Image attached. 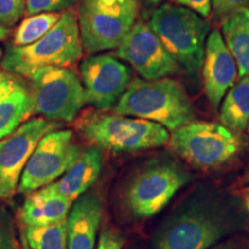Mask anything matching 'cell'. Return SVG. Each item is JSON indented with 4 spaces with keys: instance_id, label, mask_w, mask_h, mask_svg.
Segmentation results:
<instances>
[{
    "instance_id": "obj_1",
    "label": "cell",
    "mask_w": 249,
    "mask_h": 249,
    "mask_svg": "<svg viewBox=\"0 0 249 249\" xmlns=\"http://www.w3.org/2000/svg\"><path fill=\"white\" fill-rule=\"evenodd\" d=\"M231 208L213 194L195 193L157 230L151 249H209L234 227Z\"/></svg>"
},
{
    "instance_id": "obj_2",
    "label": "cell",
    "mask_w": 249,
    "mask_h": 249,
    "mask_svg": "<svg viewBox=\"0 0 249 249\" xmlns=\"http://www.w3.org/2000/svg\"><path fill=\"white\" fill-rule=\"evenodd\" d=\"M113 112L154 121L171 130L192 123L195 118L194 107L185 89L169 77L134 79L113 107Z\"/></svg>"
},
{
    "instance_id": "obj_3",
    "label": "cell",
    "mask_w": 249,
    "mask_h": 249,
    "mask_svg": "<svg viewBox=\"0 0 249 249\" xmlns=\"http://www.w3.org/2000/svg\"><path fill=\"white\" fill-rule=\"evenodd\" d=\"M77 12H62L57 24L42 38L27 46L8 45L1 60V68L14 76L29 77L42 67H68L82 57Z\"/></svg>"
},
{
    "instance_id": "obj_4",
    "label": "cell",
    "mask_w": 249,
    "mask_h": 249,
    "mask_svg": "<svg viewBox=\"0 0 249 249\" xmlns=\"http://www.w3.org/2000/svg\"><path fill=\"white\" fill-rule=\"evenodd\" d=\"M149 26L181 70L197 76L210 24L192 9L167 2L152 13Z\"/></svg>"
},
{
    "instance_id": "obj_5",
    "label": "cell",
    "mask_w": 249,
    "mask_h": 249,
    "mask_svg": "<svg viewBox=\"0 0 249 249\" xmlns=\"http://www.w3.org/2000/svg\"><path fill=\"white\" fill-rule=\"evenodd\" d=\"M77 129L93 147L113 152L144 150L170 141V134L161 124L119 114L89 113L81 118Z\"/></svg>"
},
{
    "instance_id": "obj_6",
    "label": "cell",
    "mask_w": 249,
    "mask_h": 249,
    "mask_svg": "<svg viewBox=\"0 0 249 249\" xmlns=\"http://www.w3.org/2000/svg\"><path fill=\"white\" fill-rule=\"evenodd\" d=\"M191 180V173L178 160L169 157L156 160L129 181L124 194V207L134 218L155 216Z\"/></svg>"
},
{
    "instance_id": "obj_7",
    "label": "cell",
    "mask_w": 249,
    "mask_h": 249,
    "mask_svg": "<svg viewBox=\"0 0 249 249\" xmlns=\"http://www.w3.org/2000/svg\"><path fill=\"white\" fill-rule=\"evenodd\" d=\"M138 18L136 0H81L80 38L90 54L117 49Z\"/></svg>"
},
{
    "instance_id": "obj_8",
    "label": "cell",
    "mask_w": 249,
    "mask_h": 249,
    "mask_svg": "<svg viewBox=\"0 0 249 249\" xmlns=\"http://www.w3.org/2000/svg\"><path fill=\"white\" fill-rule=\"evenodd\" d=\"M28 79L34 113L45 119L71 123L86 104L82 82L70 67H42Z\"/></svg>"
},
{
    "instance_id": "obj_9",
    "label": "cell",
    "mask_w": 249,
    "mask_h": 249,
    "mask_svg": "<svg viewBox=\"0 0 249 249\" xmlns=\"http://www.w3.org/2000/svg\"><path fill=\"white\" fill-rule=\"evenodd\" d=\"M170 147L193 166L211 169L229 161L238 152L240 143L235 134L224 124L192 121L173 130Z\"/></svg>"
},
{
    "instance_id": "obj_10",
    "label": "cell",
    "mask_w": 249,
    "mask_h": 249,
    "mask_svg": "<svg viewBox=\"0 0 249 249\" xmlns=\"http://www.w3.org/2000/svg\"><path fill=\"white\" fill-rule=\"evenodd\" d=\"M81 151L79 145L74 144L71 130L57 129L46 134L30 156L18 191L29 194L51 185L64 176Z\"/></svg>"
},
{
    "instance_id": "obj_11",
    "label": "cell",
    "mask_w": 249,
    "mask_h": 249,
    "mask_svg": "<svg viewBox=\"0 0 249 249\" xmlns=\"http://www.w3.org/2000/svg\"><path fill=\"white\" fill-rule=\"evenodd\" d=\"M61 127L58 121L35 118L0 140V198L14 195L24 167L38 142L46 134Z\"/></svg>"
},
{
    "instance_id": "obj_12",
    "label": "cell",
    "mask_w": 249,
    "mask_h": 249,
    "mask_svg": "<svg viewBox=\"0 0 249 249\" xmlns=\"http://www.w3.org/2000/svg\"><path fill=\"white\" fill-rule=\"evenodd\" d=\"M114 57L128 62L144 80H160L182 71L149 23L143 21L134 23L117 48Z\"/></svg>"
},
{
    "instance_id": "obj_13",
    "label": "cell",
    "mask_w": 249,
    "mask_h": 249,
    "mask_svg": "<svg viewBox=\"0 0 249 249\" xmlns=\"http://www.w3.org/2000/svg\"><path fill=\"white\" fill-rule=\"evenodd\" d=\"M86 103L97 110L113 107L130 83V70L111 54L90 55L80 66Z\"/></svg>"
},
{
    "instance_id": "obj_14",
    "label": "cell",
    "mask_w": 249,
    "mask_h": 249,
    "mask_svg": "<svg viewBox=\"0 0 249 249\" xmlns=\"http://www.w3.org/2000/svg\"><path fill=\"white\" fill-rule=\"evenodd\" d=\"M202 73L205 95L211 107L218 108L226 92L235 83L239 71L223 35L217 29L208 35Z\"/></svg>"
},
{
    "instance_id": "obj_15",
    "label": "cell",
    "mask_w": 249,
    "mask_h": 249,
    "mask_svg": "<svg viewBox=\"0 0 249 249\" xmlns=\"http://www.w3.org/2000/svg\"><path fill=\"white\" fill-rule=\"evenodd\" d=\"M103 204L96 193H85L71 204L66 218L67 249H95Z\"/></svg>"
},
{
    "instance_id": "obj_16",
    "label": "cell",
    "mask_w": 249,
    "mask_h": 249,
    "mask_svg": "<svg viewBox=\"0 0 249 249\" xmlns=\"http://www.w3.org/2000/svg\"><path fill=\"white\" fill-rule=\"evenodd\" d=\"M102 157L101 149L96 147L82 150L64 176L48 185L49 188L55 194L74 202L97 180L102 171Z\"/></svg>"
},
{
    "instance_id": "obj_17",
    "label": "cell",
    "mask_w": 249,
    "mask_h": 249,
    "mask_svg": "<svg viewBox=\"0 0 249 249\" xmlns=\"http://www.w3.org/2000/svg\"><path fill=\"white\" fill-rule=\"evenodd\" d=\"M73 202L43 187L27 197L20 218L26 227L45 226L66 220Z\"/></svg>"
},
{
    "instance_id": "obj_18",
    "label": "cell",
    "mask_w": 249,
    "mask_h": 249,
    "mask_svg": "<svg viewBox=\"0 0 249 249\" xmlns=\"http://www.w3.org/2000/svg\"><path fill=\"white\" fill-rule=\"evenodd\" d=\"M222 31L236 62L239 75L249 76V9L241 8L224 18Z\"/></svg>"
},
{
    "instance_id": "obj_19",
    "label": "cell",
    "mask_w": 249,
    "mask_h": 249,
    "mask_svg": "<svg viewBox=\"0 0 249 249\" xmlns=\"http://www.w3.org/2000/svg\"><path fill=\"white\" fill-rule=\"evenodd\" d=\"M33 113L31 92L18 82L11 91L0 98V140L11 135Z\"/></svg>"
},
{
    "instance_id": "obj_20",
    "label": "cell",
    "mask_w": 249,
    "mask_h": 249,
    "mask_svg": "<svg viewBox=\"0 0 249 249\" xmlns=\"http://www.w3.org/2000/svg\"><path fill=\"white\" fill-rule=\"evenodd\" d=\"M219 119L231 132H242L249 124V76H242L226 92Z\"/></svg>"
},
{
    "instance_id": "obj_21",
    "label": "cell",
    "mask_w": 249,
    "mask_h": 249,
    "mask_svg": "<svg viewBox=\"0 0 249 249\" xmlns=\"http://www.w3.org/2000/svg\"><path fill=\"white\" fill-rule=\"evenodd\" d=\"M61 13H39L30 15L18 24L13 34L12 44L27 46L42 38L53 28L61 18Z\"/></svg>"
},
{
    "instance_id": "obj_22",
    "label": "cell",
    "mask_w": 249,
    "mask_h": 249,
    "mask_svg": "<svg viewBox=\"0 0 249 249\" xmlns=\"http://www.w3.org/2000/svg\"><path fill=\"white\" fill-rule=\"evenodd\" d=\"M26 241L30 249H67L66 220L45 226L27 227Z\"/></svg>"
},
{
    "instance_id": "obj_23",
    "label": "cell",
    "mask_w": 249,
    "mask_h": 249,
    "mask_svg": "<svg viewBox=\"0 0 249 249\" xmlns=\"http://www.w3.org/2000/svg\"><path fill=\"white\" fill-rule=\"evenodd\" d=\"M27 0H0V24L12 28L26 15Z\"/></svg>"
},
{
    "instance_id": "obj_24",
    "label": "cell",
    "mask_w": 249,
    "mask_h": 249,
    "mask_svg": "<svg viewBox=\"0 0 249 249\" xmlns=\"http://www.w3.org/2000/svg\"><path fill=\"white\" fill-rule=\"evenodd\" d=\"M77 0H27L26 15L30 17L39 13H61L73 7Z\"/></svg>"
},
{
    "instance_id": "obj_25",
    "label": "cell",
    "mask_w": 249,
    "mask_h": 249,
    "mask_svg": "<svg viewBox=\"0 0 249 249\" xmlns=\"http://www.w3.org/2000/svg\"><path fill=\"white\" fill-rule=\"evenodd\" d=\"M249 5V0H213L214 14L219 18H226L233 12L246 8Z\"/></svg>"
},
{
    "instance_id": "obj_26",
    "label": "cell",
    "mask_w": 249,
    "mask_h": 249,
    "mask_svg": "<svg viewBox=\"0 0 249 249\" xmlns=\"http://www.w3.org/2000/svg\"><path fill=\"white\" fill-rule=\"evenodd\" d=\"M124 238L116 230L105 229L99 236V242L97 249H123Z\"/></svg>"
},
{
    "instance_id": "obj_27",
    "label": "cell",
    "mask_w": 249,
    "mask_h": 249,
    "mask_svg": "<svg viewBox=\"0 0 249 249\" xmlns=\"http://www.w3.org/2000/svg\"><path fill=\"white\" fill-rule=\"evenodd\" d=\"M180 6L187 7L202 18H208L211 12V0H177Z\"/></svg>"
},
{
    "instance_id": "obj_28",
    "label": "cell",
    "mask_w": 249,
    "mask_h": 249,
    "mask_svg": "<svg viewBox=\"0 0 249 249\" xmlns=\"http://www.w3.org/2000/svg\"><path fill=\"white\" fill-rule=\"evenodd\" d=\"M20 82L17 77L12 74L6 73L0 68V98L4 97L6 93H8L14 88L18 83Z\"/></svg>"
},
{
    "instance_id": "obj_29",
    "label": "cell",
    "mask_w": 249,
    "mask_h": 249,
    "mask_svg": "<svg viewBox=\"0 0 249 249\" xmlns=\"http://www.w3.org/2000/svg\"><path fill=\"white\" fill-rule=\"evenodd\" d=\"M0 249H13L9 232L0 224Z\"/></svg>"
},
{
    "instance_id": "obj_30",
    "label": "cell",
    "mask_w": 249,
    "mask_h": 249,
    "mask_svg": "<svg viewBox=\"0 0 249 249\" xmlns=\"http://www.w3.org/2000/svg\"><path fill=\"white\" fill-rule=\"evenodd\" d=\"M9 33H11L9 28H6L2 24H0V42H4V40L7 39Z\"/></svg>"
},
{
    "instance_id": "obj_31",
    "label": "cell",
    "mask_w": 249,
    "mask_h": 249,
    "mask_svg": "<svg viewBox=\"0 0 249 249\" xmlns=\"http://www.w3.org/2000/svg\"><path fill=\"white\" fill-rule=\"evenodd\" d=\"M213 249H236V248L232 244H230V242H226V244L218 245V246H216V247H213Z\"/></svg>"
},
{
    "instance_id": "obj_32",
    "label": "cell",
    "mask_w": 249,
    "mask_h": 249,
    "mask_svg": "<svg viewBox=\"0 0 249 249\" xmlns=\"http://www.w3.org/2000/svg\"><path fill=\"white\" fill-rule=\"evenodd\" d=\"M245 204H246V208H247L248 213H249V191L247 192V194L245 196Z\"/></svg>"
},
{
    "instance_id": "obj_33",
    "label": "cell",
    "mask_w": 249,
    "mask_h": 249,
    "mask_svg": "<svg viewBox=\"0 0 249 249\" xmlns=\"http://www.w3.org/2000/svg\"><path fill=\"white\" fill-rule=\"evenodd\" d=\"M143 1L148 2V4H151V5H157L160 4L161 0H143Z\"/></svg>"
},
{
    "instance_id": "obj_34",
    "label": "cell",
    "mask_w": 249,
    "mask_h": 249,
    "mask_svg": "<svg viewBox=\"0 0 249 249\" xmlns=\"http://www.w3.org/2000/svg\"><path fill=\"white\" fill-rule=\"evenodd\" d=\"M2 58H4V51H2V49L0 48V61L2 60Z\"/></svg>"
},
{
    "instance_id": "obj_35",
    "label": "cell",
    "mask_w": 249,
    "mask_h": 249,
    "mask_svg": "<svg viewBox=\"0 0 249 249\" xmlns=\"http://www.w3.org/2000/svg\"><path fill=\"white\" fill-rule=\"evenodd\" d=\"M248 130H249V124H248Z\"/></svg>"
},
{
    "instance_id": "obj_36",
    "label": "cell",
    "mask_w": 249,
    "mask_h": 249,
    "mask_svg": "<svg viewBox=\"0 0 249 249\" xmlns=\"http://www.w3.org/2000/svg\"><path fill=\"white\" fill-rule=\"evenodd\" d=\"M26 249H27V248H26Z\"/></svg>"
}]
</instances>
